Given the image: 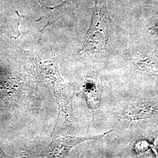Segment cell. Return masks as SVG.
I'll list each match as a JSON object with an SVG mask.
<instances>
[{"instance_id":"5b68a950","label":"cell","mask_w":158,"mask_h":158,"mask_svg":"<svg viewBox=\"0 0 158 158\" xmlns=\"http://www.w3.org/2000/svg\"><path fill=\"white\" fill-rule=\"evenodd\" d=\"M85 99L89 104V107L97 108L100 106V100L97 97V87L95 84L90 81H87L85 85Z\"/></svg>"},{"instance_id":"7a4b0ae2","label":"cell","mask_w":158,"mask_h":158,"mask_svg":"<svg viewBox=\"0 0 158 158\" xmlns=\"http://www.w3.org/2000/svg\"><path fill=\"white\" fill-rule=\"evenodd\" d=\"M27 68L36 79L49 85L56 98L59 113L62 111L66 118L69 117V112L72 109V96L60 75L57 64L55 66L52 63H42L33 59L28 63Z\"/></svg>"},{"instance_id":"3957f363","label":"cell","mask_w":158,"mask_h":158,"mask_svg":"<svg viewBox=\"0 0 158 158\" xmlns=\"http://www.w3.org/2000/svg\"><path fill=\"white\" fill-rule=\"evenodd\" d=\"M111 130L102 135L96 136H87L82 137H75L63 136L53 138L49 145V153L55 157H66L69 154L72 149L79 143L90 140H100L108 133L112 132Z\"/></svg>"},{"instance_id":"277c9868","label":"cell","mask_w":158,"mask_h":158,"mask_svg":"<svg viewBox=\"0 0 158 158\" xmlns=\"http://www.w3.org/2000/svg\"><path fill=\"white\" fill-rule=\"evenodd\" d=\"M63 8V4L53 8L47 7L46 6H42V14L38 20L40 21L44 18L47 20V24L44 27L43 29L46 28L48 26L51 25L55 22H56L59 17L62 14Z\"/></svg>"},{"instance_id":"6da1fadb","label":"cell","mask_w":158,"mask_h":158,"mask_svg":"<svg viewBox=\"0 0 158 158\" xmlns=\"http://www.w3.org/2000/svg\"><path fill=\"white\" fill-rule=\"evenodd\" d=\"M115 25L108 11L106 0H95L91 22L83 38L80 52H101L107 45Z\"/></svg>"},{"instance_id":"8992f818","label":"cell","mask_w":158,"mask_h":158,"mask_svg":"<svg viewBox=\"0 0 158 158\" xmlns=\"http://www.w3.org/2000/svg\"><path fill=\"white\" fill-rule=\"evenodd\" d=\"M149 145L147 142L141 141L136 144V151L138 153L143 152L149 149Z\"/></svg>"},{"instance_id":"ba28073f","label":"cell","mask_w":158,"mask_h":158,"mask_svg":"<svg viewBox=\"0 0 158 158\" xmlns=\"http://www.w3.org/2000/svg\"><path fill=\"white\" fill-rule=\"evenodd\" d=\"M153 29V31H154L155 32H156L157 34H158V20L156 21L155 25H154Z\"/></svg>"},{"instance_id":"52a82bcc","label":"cell","mask_w":158,"mask_h":158,"mask_svg":"<svg viewBox=\"0 0 158 158\" xmlns=\"http://www.w3.org/2000/svg\"><path fill=\"white\" fill-rule=\"evenodd\" d=\"M151 147L154 151V152L155 153L157 157H158V136L155 138L152 145H151Z\"/></svg>"}]
</instances>
